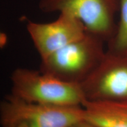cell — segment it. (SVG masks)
<instances>
[{
    "instance_id": "ba28073f",
    "label": "cell",
    "mask_w": 127,
    "mask_h": 127,
    "mask_svg": "<svg viewBox=\"0 0 127 127\" xmlns=\"http://www.w3.org/2000/svg\"><path fill=\"white\" fill-rule=\"evenodd\" d=\"M120 20L106 50L114 54L127 55V0H118Z\"/></svg>"
},
{
    "instance_id": "3957f363",
    "label": "cell",
    "mask_w": 127,
    "mask_h": 127,
    "mask_svg": "<svg viewBox=\"0 0 127 127\" xmlns=\"http://www.w3.org/2000/svg\"><path fill=\"white\" fill-rule=\"evenodd\" d=\"M84 120L82 106L30 102L8 94L0 104L2 127H71Z\"/></svg>"
},
{
    "instance_id": "9c48e42d",
    "label": "cell",
    "mask_w": 127,
    "mask_h": 127,
    "mask_svg": "<svg viewBox=\"0 0 127 127\" xmlns=\"http://www.w3.org/2000/svg\"><path fill=\"white\" fill-rule=\"evenodd\" d=\"M71 127H99L96 125H95L93 124L88 123V122L85 121V120L82 121L76 124L72 125Z\"/></svg>"
},
{
    "instance_id": "277c9868",
    "label": "cell",
    "mask_w": 127,
    "mask_h": 127,
    "mask_svg": "<svg viewBox=\"0 0 127 127\" xmlns=\"http://www.w3.org/2000/svg\"><path fill=\"white\" fill-rule=\"evenodd\" d=\"M38 5L45 13L69 12L81 21L87 32L107 43L117 30L115 16L119 11L118 0H40Z\"/></svg>"
},
{
    "instance_id": "6da1fadb",
    "label": "cell",
    "mask_w": 127,
    "mask_h": 127,
    "mask_svg": "<svg viewBox=\"0 0 127 127\" xmlns=\"http://www.w3.org/2000/svg\"><path fill=\"white\" fill-rule=\"evenodd\" d=\"M105 42L87 32L81 38L41 60L39 70L65 82L81 85L104 59Z\"/></svg>"
},
{
    "instance_id": "8992f818",
    "label": "cell",
    "mask_w": 127,
    "mask_h": 127,
    "mask_svg": "<svg viewBox=\"0 0 127 127\" xmlns=\"http://www.w3.org/2000/svg\"><path fill=\"white\" fill-rule=\"evenodd\" d=\"M27 30L41 60L81 38L87 31L81 21L68 12H61L49 23L28 21Z\"/></svg>"
},
{
    "instance_id": "7a4b0ae2",
    "label": "cell",
    "mask_w": 127,
    "mask_h": 127,
    "mask_svg": "<svg viewBox=\"0 0 127 127\" xmlns=\"http://www.w3.org/2000/svg\"><path fill=\"white\" fill-rule=\"evenodd\" d=\"M11 94L24 101L58 106H82L81 85L65 82L41 70L18 68L11 75Z\"/></svg>"
},
{
    "instance_id": "5b68a950",
    "label": "cell",
    "mask_w": 127,
    "mask_h": 127,
    "mask_svg": "<svg viewBox=\"0 0 127 127\" xmlns=\"http://www.w3.org/2000/svg\"><path fill=\"white\" fill-rule=\"evenodd\" d=\"M81 87L87 101H127V55L106 51L102 62Z\"/></svg>"
},
{
    "instance_id": "52a82bcc",
    "label": "cell",
    "mask_w": 127,
    "mask_h": 127,
    "mask_svg": "<svg viewBox=\"0 0 127 127\" xmlns=\"http://www.w3.org/2000/svg\"><path fill=\"white\" fill-rule=\"evenodd\" d=\"M84 120L99 127H127V101H91L82 105Z\"/></svg>"
}]
</instances>
